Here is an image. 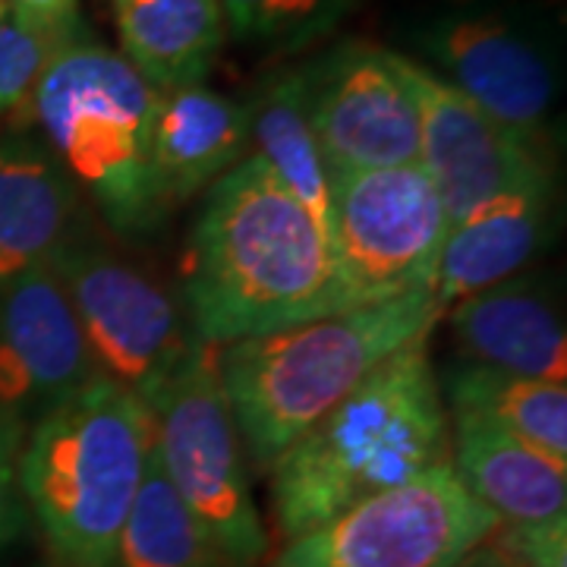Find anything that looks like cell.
Returning <instances> with one entry per match:
<instances>
[{
	"instance_id": "obj_1",
	"label": "cell",
	"mask_w": 567,
	"mask_h": 567,
	"mask_svg": "<svg viewBox=\"0 0 567 567\" xmlns=\"http://www.w3.org/2000/svg\"><path fill=\"white\" fill-rule=\"evenodd\" d=\"M186 303L193 331L215 347L341 312L328 237L256 155L208 186Z\"/></svg>"
},
{
	"instance_id": "obj_2",
	"label": "cell",
	"mask_w": 567,
	"mask_h": 567,
	"mask_svg": "<svg viewBox=\"0 0 567 567\" xmlns=\"http://www.w3.org/2000/svg\"><path fill=\"white\" fill-rule=\"evenodd\" d=\"M425 341L388 357L271 464V507L284 539L451 464V420Z\"/></svg>"
},
{
	"instance_id": "obj_3",
	"label": "cell",
	"mask_w": 567,
	"mask_h": 567,
	"mask_svg": "<svg viewBox=\"0 0 567 567\" xmlns=\"http://www.w3.org/2000/svg\"><path fill=\"white\" fill-rule=\"evenodd\" d=\"M442 316L435 287H423L218 350V375L244 451L259 464H275L388 357L429 338Z\"/></svg>"
},
{
	"instance_id": "obj_4",
	"label": "cell",
	"mask_w": 567,
	"mask_h": 567,
	"mask_svg": "<svg viewBox=\"0 0 567 567\" xmlns=\"http://www.w3.org/2000/svg\"><path fill=\"white\" fill-rule=\"evenodd\" d=\"M155 447V416L111 379H92L32 425L20 486L70 567H107Z\"/></svg>"
},
{
	"instance_id": "obj_5",
	"label": "cell",
	"mask_w": 567,
	"mask_h": 567,
	"mask_svg": "<svg viewBox=\"0 0 567 567\" xmlns=\"http://www.w3.org/2000/svg\"><path fill=\"white\" fill-rule=\"evenodd\" d=\"M158 99L126 58L80 41L51 54L29 99L51 155L121 237L148 234L167 215L152 171Z\"/></svg>"
},
{
	"instance_id": "obj_6",
	"label": "cell",
	"mask_w": 567,
	"mask_h": 567,
	"mask_svg": "<svg viewBox=\"0 0 567 567\" xmlns=\"http://www.w3.org/2000/svg\"><path fill=\"white\" fill-rule=\"evenodd\" d=\"M212 347H199L152 406L155 451L167 483L227 565L256 567L268 551V536Z\"/></svg>"
},
{
	"instance_id": "obj_7",
	"label": "cell",
	"mask_w": 567,
	"mask_h": 567,
	"mask_svg": "<svg viewBox=\"0 0 567 567\" xmlns=\"http://www.w3.org/2000/svg\"><path fill=\"white\" fill-rule=\"evenodd\" d=\"M451 221L420 164L338 174L328 246L341 312L435 287Z\"/></svg>"
},
{
	"instance_id": "obj_8",
	"label": "cell",
	"mask_w": 567,
	"mask_h": 567,
	"mask_svg": "<svg viewBox=\"0 0 567 567\" xmlns=\"http://www.w3.org/2000/svg\"><path fill=\"white\" fill-rule=\"evenodd\" d=\"M54 271L99 375L126 388L152 413L164 388L205 341L186 328L162 284L104 246L76 237L58 256Z\"/></svg>"
},
{
	"instance_id": "obj_9",
	"label": "cell",
	"mask_w": 567,
	"mask_h": 567,
	"mask_svg": "<svg viewBox=\"0 0 567 567\" xmlns=\"http://www.w3.org/2000/svg\"><path fill=\"white\" fill-rule=\"evenodd\" d=\"M495 527L498 517L442 464L287 539L268 567H454Z\"/></svg>"
},
{
	"instance_id": "obj_10",
	"label": "cell",
	"mask_w": 567,
	"mask_h": 567,
	"mask_svg": "<svg viewBox=\"0 0 567 567\" xmlns=\"http://www.w3.org/2000/svg\"><path fill=\"white\" fill-rule=\"evenodd\" d=\"M420 114V167L429 174L451 224H461L483 205L533 183L551 181L539 148L488 117L464 92L410 58L394 54Z\"/></svg>"
},
{
	"instance_id": "obj_11",
	"label": "cell",
	"mask_w": 567,
	"mask_h": 567,
	"mask_svg": "<svg viewBox=\"0 0 567 567\" xmlns=\"http://www.w3.org/2000/svg\"><path fill=\"white\" fill-rule=\"evenodd\" d=\"M306 107L331 181L420 164V114L391 51L341 44L306 70Z\"/></svg>"
},
{
	"instance_id": "obj_12",
	"label": "cell",
	"mask_w": 567,
	"mask_h": 567,
	"mask_svg": "<svg viewBox=\"0 0 567 567\" xmlns=\"http://www.w3.org/2000/svg\"><path fill=\"white\" fill-rule=\"evenodd\" d=\"M416 48L435 63V76L488 117L524 140H543L558 102V73L546 48L520 25L492 13H447L425 22Z\"/></svg>"
},
{
	"instance_id": "obj_13",
	"label": "cell",
	"mask_w": 567,
	"mask_h": 567,
	"mask_svg": "<svg viewBox=\"0 0 567 567\" xmlns=\"http://www.w3.org/2000/svg\"><path fill=\"white\" fill-rule=\"evenodd\" d=\"M99 369L54 265L0 287V413L25 429Z\"/></svg>"
},
{
	"instance_id": "obj_14",
	"label": "cell",
	"mask_w": 567,
	"mask_h": 567,
	"mask_svg": "<svg viewBox=\"0 0 567 567\" xmlns=\"http://www.w3.org/2000/svg\"><path fill=\"white\" fill-rule=\"evenodd\" d=\"M80 196L48 145L0 142V287L58 262L80 237Z\"/></svg>"
},
{
	"instance_id": "obj_15",
	"label": "cell",
	"mask_w": 567,
	"mask_h": 567,
	"mask_svg": "<svg viewBox=\"0 0 567 567\" xmlns=\"http://www.w3.org/2000/svg\"><path fill=\"white\" fill-rule=\"evenodd\" d=\"M451 331L470 363L565 385V322L539 284L507 281L454 303Z\"/></svg>"
},
{
	"instance_id": "obj_16",
	"label": "cell",
	"mask_w": 567,
	"mask_h": 567,
	"mask_svg": "<svg viewBox=\"0 0 567 567\" xmlns=\"http://www.w3.org/2000/svg\"><path fill=\"white\" fill-rule=\"evenodd\" d=\"M454 425L451 470L502 527L567 520V466L470 413H447Z\"/></svg>"
},
{
	"instance_id": "obj_17",
	"label": "cell",
	"mask_w": 567,
	"mask_h": 567,
	"mask_svg": "<svg viewBox=\"0 0 567 567\" xmlns=\"http://www.w3.org/2000/svg\"><path fill=\"white\" fill-rule=\"evenodd\" d=\"M249 148V107L208 85L162 92L152 130V171L164 212L193 199L240 164Z\"/></svg>"
},
{
	"instance_id": "obj_18",
	"label": "cell",
	"mask_w": 567,
	"mask_h": 567,
	"mask_svg": "<svg viewBox=\"0 0 567 567\" xmlns=\"http://www.w3.org/2000/svg\"><path fill=\"white\" fill-rule=\"evenodd\" d=\"M551 181L533 183L483 205L461 224H451L435 271L442 306L514 278L546 244Z\"/></svg>"
},
{
	"instance_id": "obj_19",
	"label": "cell",
	"mask_w": 567,
	"mask_h": 567,
	"mask_svg": "<svg viewBox=\"0 0 567 567\" xmlns=\"http://www.w3.org/2000/svg\"><path fill=\"white\" fill-rule=\"evenodd\" d=\"M123 58L158 92L199 85L224 41L221 0H114Z\"/></svg>"
},
{
	"instance_id": "obj_20",
	"label": "cell",
	"mask_w": 567,
	"mask_h": 567,
	"mask_svg": "<svg viewBox=\"0 0 567 567\" xmlns=\"http://www.w3.org/2000/svg\"><path fill=\"white\" fill-rule=\"evenodd\" d=\"M447 413H470L567 466V388L483 363H461L439 382Z\"/></svg>"
},
{
	"instance_id": "obj_21",
	"label": "cell",
	"mask_w": 567,
	"mask_h": 567,
	"mask_svg": "<svg viewBox=\"0 0 567 567\" xmlns=\"http://www.w3.org/2000/svg\"><path fill=\"white\" fill-rule=\"evenodd\" d=\"M249 145L252 155L297 196L328 237L331 224V167L324 162L306 107V70L284 73L252 99Z\"/></svg>"
},
{
	"instance_id": "obj_22",
	"label": "cell",
	"mask_w": 567,
	"mask_h": 567,
	"mask_svg": "<svg viewBox=\"0 0 567 567\" xmlns=\"http://www.w3.org/2000/svg\"><path fill=\"white\" fill-rule=\"evenodd\" d=\"M107 567H230L167 483L155 447Z\"/></svg>"
},
{
	"instance_id": "obj_23",
	"label": "cell",
	"mask_w": 567,
	"mask_h": 567,
	"mask_svg": "<svg viewBox=\"0 0 567 567\" xmlns=\"http://www.w3.org/2000/svg\"><path fill=\"white\" fill-rule=\"evenodd\" d=\"M353 0H221L234 39L271 51H297L324 39Z\"/></svg>"
},
{
	"instance_id": "obj_24",
	"label": "cell",
	"mask_w": 567,
	"mask_h": 567,
	"mask_svg": "<svg viewBox=\"0 0 567 567\" xmlns=\"http://www.w3.org/2000/svg\"><path fill=\"white\" fill-rule=\"evenodd\" d=\"M66 41L44 35L29 22H22L0 0V114L29 104L44 63Z\"/></svg>"
},
{
	"instance_id": "obj_25",
	"label": "cell",
	"mask_w": 567,
	"mask_h": 567,
	"mask_svg": "<svg viewBox=\"0 0 567 567\" xmlns=\"http://www.w3.org/2000/svg\"><path fill=\"white\" fill-rule=\"evenodd\" d=\"M22 429L0 413V548L10 546L25 524V498L20 486Z\"/></svg>"
},
{
	"instance_id": "obj_26",
	"label": "cell",
	"mask_w": 567,
	"mask_h": 567,
	"mask_svg": "<svg viewBox=\"0 0 567 567\" xmlns=\"http://www.w3.org/2000/svg\"><path fill=\"white\" fill-rule=\"evenodd\" d=\"M22 22L39 29L44 35H54L61 41H73L76 29V10L80 0H3Z\"/></svg>"
},
{
	"instance_id": "obj_27",
	"label": "cell",
	"mask_w": 567,
	"mask_h": 567,
	"mask_svg": "<svg viewBox=\"0 0 567 567\" xmlns=\"http://www.w3.org/2000/svg\"><path fill=\"white\" fill-rule=\"evenodd\" d=\"M454 567H529V565H524V561H520V558H517V555H514V551L498 539V533L492 529L486 543L473 548L464 561Z\"/></svg>"
}]
</instances>
